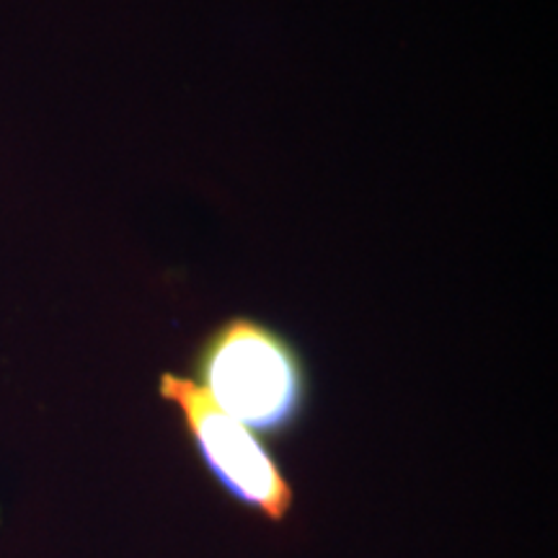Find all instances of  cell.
Returning a JSON list of instances; mask_svg holds the SVG:
<instances>
[{
  "label": "cell",
  "mask_w": 558,
  "mask_h": 558,
  "mask_svg": "<svg viewBox=\"0 0 558 558\" xmlns=\"http://www.w3.org/2000/svg\"><path fill=\"white\" fill-rule=\"evenodd\" d=\"M190 365V378L209 399L259 437H288L308 414V362L295 341L267 320H220L202 337Z\"/></svg>",
  "instance_id": "cell-1"
},
{
  "label": "cell",
  "mask_w": 558,
  "mask_h": 558,
  "mask_svg": "<svg viewBox=\"0 0 558 558\" xmlns=\"http://www.w3.org/2000/svg\"><path fill=\"white\" fill-rule=\"evenodd\" d=\"M158 396L177 411L194 456L230 501L282 525L295 507V488L264 437L226 414L190 375L163 373Z\"/></svg>",
  "instance_id": "cell-2"
}]
</instances>
